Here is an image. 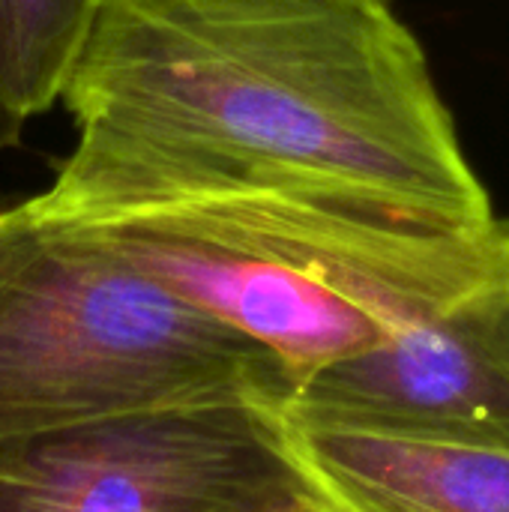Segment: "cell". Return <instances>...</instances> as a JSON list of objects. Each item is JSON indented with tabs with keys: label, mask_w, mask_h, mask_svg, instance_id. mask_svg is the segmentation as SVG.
<instances>
[{
	"label": "cell",
	"mask_w": 509,
	"mask_h": 512,
	"mask_svg": "<svg viewBox=\"0 0 509 512\" xmlns=\"http://www.w3.org/2000/svg\"><path fill=\"white\" fill-rule=\"evenodd\" d=\"M60 102L78 138L495 216L393 0H102Z\"/></svg>",
	"instance_id": "obj_1"
},
{
	"label": "cell",
	"mask_w": 509,
	"mask_h": 512,
	"mask_svg": "<svg viewBox=\"0 0 509 512\" xmlns=\"http://www.w3.org/2000/svg\"><path fill=\"white\" fill-rule=\"evenodd\" d=\"M279 360L87 237L0 210V456L81 426L288 396Z\"/></svg>",
	"instance_id": "obj_2"
},
{
	"label": "cell",
	"mask_w": 509,
	"mask_h": 512,
	"mask_svg": "<svg viewBox=\"0 0 509 512\" xmlns=\"http://www.w3.org/2000/svg\"><path fill=\"white\" fill-rule=\"evenodd\" d=\"M285 492L252 405L81 426L0 456V512H234Z\"/></svg>",
	"instance_id": "obj_3"
},
{
	"label": "cell",
	"mask_w": 509,
	"mask_h": 512,
	"mask_svg": "<svg viewBox=\"0 0 509 512\" xmlns=\"http://www.w3.org/2000/svg\"><path fill=\"white\" fill-rule=\"evenodd\" d=\"M360 426L509 453V264L282 399Z\"/></svg>",
	"instance_id": "obj_4"
},
{
	"label": "cell",
	"mask_w": 509,
	"mask_h": 512,
	"mask_svg": "<svg viewBox=\"0 0 509 512\" xmlns=\"http://www.w3.org/2000/svg\"><path fill=\"white\" fill-rule=\"evenodd\" d=\"M45 225L87 237L186 306L267 348L285 369L291 390L375 348L384 336L339 291L273 258L141 216H90Z\"/></svg>",
	"instance_id": "obj_5"
},
{
	"label": "cell",
	"mask_w": 509,
	"mask_h": 512,
	"mask_svg": "<svg viewBox=\"0 0 509 512\" xmlns=\"http://www.w3.org/2000/svg\"><path fill=\"white\" fill-rule=\"evenodd\" d=\"M312 512H509V453L252 405Z\"/></svg>",
	"instance_id": "obj_6"
},
{
	"label": "cell",
	"mask_w": 509,
	"mask_h": 512,
	"mask_svg": "<svg viewBox=\"0 0 509 512\" xmlns=\"http://www.w3.org/2000/svg\"><path fill=\"white\" fill-rule=\"evenodd\" d=\"M102 0H0V111L27 126L60 102Z\"/></svg>",
	"instance_id": "obj_7"
},
{
	"label": "cell",
	"mask_w": 509,
	"mask_h": 512,
	"mask_svg": "<svg viewBox=\"0 0 509 512\" xmlns=\"http://www.w3.org/2000/svg\"><path fill=\"white\" fill-rule=\"evenodd\" d=\"M234 512H312V507L297 492H285V495H276L270 501H261V504H252V507Z\"/></svg>",
	"instance_id": "obj_8"
},
{
	"label": "cell",
	"mask_w": 509,
	"mask_h": 512,
	"mask_svg": "<svg viewBox=\"0 0 509 512\" xmlns=\"http://www.w3.org/2000/svg\"><path fill=\"white\" fill-rule=\"evenodd\" d=\"M21 126H15L3 111H0V150H9V147H15L18 141H21Z\"/></svg>",
	"instance_id": "obj_9"
}]
</instances>
